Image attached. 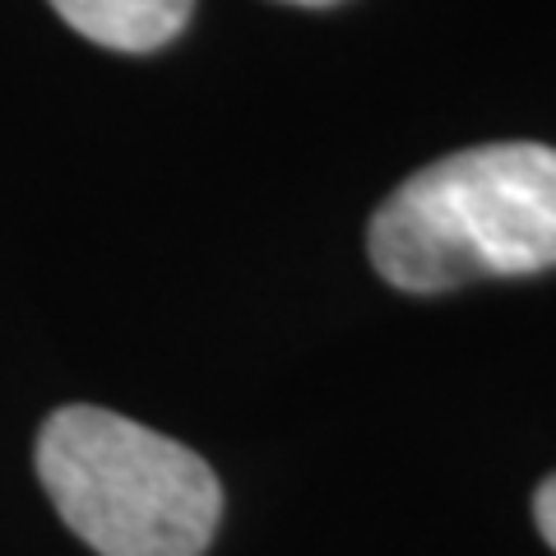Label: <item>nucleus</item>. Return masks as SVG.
<instances>
[{"mask_svg":"<svg viewBox=\"0 0 556 556\" xmlns=\"http://www.w3.org/2000/svg\"><path fill=\"white\" fill-rule=\"evenodd\" d=\"M367 251L399 292H450L478 278L556 265V149L478 144L417 167L376 208Z\"/></svg>","mask_w":556,"mask_h":556,"instance_id":"1","label":"nucleus"},{"mask_svg":"<svg viewBox=\"0 0 556 556\" xmlns=\"http://www.w3.org/2000/svg\"><path fill=\"white\" fill-rule=\"evenodd\" d=\"M38 478L98 556H204L223 519V486L195 450L93 404L42 422Z\"/></svg>","mask_w":556,"mask_h":556,"instance_id":"2","label":"nucleus"},{"mask_svg":"<svg viewBox=\"0 0 556 556\" xmlns=\"http://www.w3.org/2000/svg\"><path fill=\"white\" fill-rule=\"evenodd\" d=\"M51 10L108 51L144 56V51L167 47L190 24L195 0H51Z\"/></svg>","mask_w":556,"mask_h":556,"instance_id":"3","label":"nucleus"},{"mask_svg":"<svg viewBox=\"0 0 556 556\" xmlns=\"http://www.w3.org/2000/svg\"><path fill=\"white\" fill-rule=\"evenodd\" d=\"M533 519H538V533L552 543V552H556V473L538 486V496H533Z\"/></svg>","mask_w":556,"mask_h":556,"instance_id":"4","label":"nucleus"},{"mask_svg":"<svg viewBox=\"0 0 556 556\" xmlns=\"http://www.w3.org/2000/svg\"><path fill=\"white\" fill-rule=\"evenodd\" d=\"M283 5H306V10H325V5H339V0H283Z\"/></svg>","mask_w":556,"mask_h":556,"instance_id":"5","label":"nucleus"}]
</instances>
